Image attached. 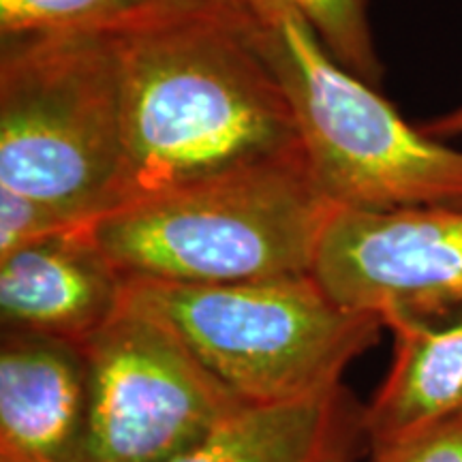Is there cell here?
I'll return each instance as SVG.
<instances>
[{"mask_svg":"<svg viewBox=\"0 0 462 462\" xmlns=\"http://www.w3.org/2000/svg\"><path fill=\"white\" fill-rule=\"evenodd\" d=\"M356 313L452 321L462 317V208H337L310 270Z\"/></svg>","mask_w":462,"mask_h":462,"instance_id":"52a82bcc","label":"cell"},{"mask_svg":"<svg viewBox=\"0 0 462 462\" xmlns=\"http://www.w3.org/2000/svg\"><path fill=\"white\" fill-rule=\"evenodd\" d=\"M88 429L84 346L3 330L0 462H82Z\"/></svg>","mask_w":462,"mask_h":462,"instance_id":"9c48e42d","label":"cell"},{"mask_svg":"<svg viewBox=\"0 0 462 462\" xmlns=\"http://www.w3.org/2000/svg\"><path fill=\"white\" fill-rule=\"evenodd\" d=\"M362 411L343 385L300 401L245 404L170 462H354Z\"/></svg>","mask_w":462,"mask_h":462,"instance_id":"8fae6325","label":"cell"},{"mask_svg":"<svg viewBox=\"0 0 462 462\" xmlns=\"http://www.w3.org/2000/svg\"><path fill=\"white\" fill-rule=\"evenodd\" d=\"M79 225L90 223H79L43 201L0 189V257Z\"/></svg>","mask_w":462,"mask_h":462,"instance_id":"5bb4252c","label":"cell"},{"mask_svg":"<svg viewBox=\"0 0 462 462\" xmlns=\"http://www.w3.org/2000/svg\"><path fill=\"white\" fill-rule=\"evenodd\" d=\"M152 0H0L3 42L62 32H114L131 24Z\"/></svg>","mask_w":462,"mask_h":462,"instance_id":"7c38bea8","label":"cell"},{"mask_svg":"<svg viewBox=\"0 0 462 462\" xmlns=\"http://www.w3.org/2000/svg\"><path fill=\"white\" fill-rule=\"evenodd\" d=\"M82 346V462H170L245 407L163 323L126 304Z\"/></svg>","mask_w":462,"mask_h":462,"instance_id":"8992f818","label":"cell"},{"mask_svg":"<svg viewBox=\"0 0 462 462\" xmlns=\"http://www.w3.org/2000/svg\"><path fill=\"white\" fill-rule=\"evenodd\" d=\"M92 225L31 242L0 257L3 330L82 346L123 309L125 276Z\"/></svg>","mask_w":462,"mask_h":462,"instance_id":"ba28073f","label":"cell"},{"mask_svg":"<svg viewBox=\"0 0 462 462\" xmlns=\"http://www.w3.org/2000/svg\"><path fill=\"white\" fill-rule=\"evenodd\" d=\"M285 92L310 173L337 208H462V152L404 123L291 0H225Z\"/></svg>","mask_w":462,"mask_h":462,"instance_id":"3957f363","label":"cell"},{"mask_svg":"<svg viewBox=\"0 0 462 462\" xmlns=\"http://www.w3.org/2000/svg\"><path fill=\"white\" fill-rule=\"evenodd\" d=\"M152 3H190V0H152Z\"/></svg>","mask_w":462,"mask_h":462,"instance_id":"e0dca14e","label":"cell"},{"mask_svg":"<svg viewBox=\"0 0 462 462\" xmlns=\"http://www.w3.org/2000/svg\"><path fill=\"white\" fill-rule=\"evenodd\" d=\"M0 189L79 223L125 204L123 95L112 32L3 42Z\"/></svg>","mask_w":462,"mask_h":462,"instance_id":"5b68a950","label":"cell"},{"mask_svg":"<svg viewBox=\"0 0 462 462\" xmlns=\"http://www.w3.org/2000/svg\"><path fill=\"white\" fill-rule=\"evenodd\" d=\"M373 462H462V418L373 454Z\"/></svg>","mask_w":462,"mask_h":462,"instance_id":"9a60e30c","label":"cell"},{"mask_svg":"<svg viewBox=\"0 0 462 462\" xmlns=\"http://www.w3.org/2000/svg\"><path fill=\"white\" fill-rule=\"evenodd\" d=\"M123 304L163 323L245 404L337 388L385 328L334 302L313 274L218 285L125 279Z\"/></svg>","mask_w":462,"mask_h":462,"instance_id":"277c9868","label":"cell"},{"mask_svg":"<svg viewBox=\"0 0 462 462\" xmlns=\"http://www.w3.org/2000/svg\"><path fill=\"white\" fill-rule=\"evenodd\" d=\"M421 131H424L426 135L435 137V140H439V137L462 135V107H458L452 114L432 120L429 125H424L421 126Z\"/></svg>","mask_w":462,"mask_h":462,"instance_id":"2e32d148","label":"cell"},{"mask_svg":"<svg viewBox=\"0 0 462 462\" xmlns=\"http://www.w3.org/2000/svg\"><path fill=\"white\" fill-rule=\"evenodd\" d=\"M112 39L123 206L302 148L279 79L225 0L157 5Z\"/></svg>","mask_w":462,"mask_h":462,"instance_id":"6da1fadb","label":"cell"},{"mask_svg":"<svg viewBox=\"0 0 462 462\" xmlns=\"http://www.w3.org/2000/svg\"><path fill=\"white\" fill-rule=\"evenodd\" d=\"M334 210L300 148L135 199L92 231L125 279L218 285L310 274Z\"/></svg>","mask_w":462,"mask_h":462,"instance_id":"7a4b0ae2","label":"cell"},{"mask_svg":"<svg viewBox=\"0 0 462 462\" xmlns=\"http://www.w3.org/2000/svg\"><path fill=\"white\" fill-rule=\"evenodd\" d=\"M383 326L394 332V362L362 411L373 454L462 418V317H390Z\"/></svg>","mask_w":462,"mask_h":462,"instance_id":"30bf717a","label":"cell"},{"mask_svg":"<svg viewBox=\"0 0 462 462\" xmlns=\"http://www.w3.org/2000/svg\"><path fill=\"white\" fill-rule=\"evenodd\" d=\"M291 5L340 65L371 86L379 84L383 69L373 45L366 0H291Z\"/></svg>","mask_w":462,"mask_h":462,"instance_id":"4fadbf2b","label":"cell"}]
</instances>
